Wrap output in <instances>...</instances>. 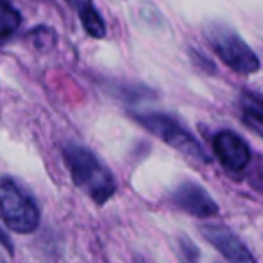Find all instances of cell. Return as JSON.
I'll return each instance as SVG.
<instances>
[{"label": "cell", "mask_w": 263, "mask_h": 263, "mask_svg": "<svg viewBox=\"0 0 263 263\" xmlns=\"http://www.w3.org/2000/svg\"><path fill=\"white\" fill-rule=\"evenodd\" d=\"M80 20L83 29L87 31L88 36L92 38H105L106 26L103 16L98 13V9L90 4V2H83L80 4Z\"/></svg>", "instance_id": "9c48e42d"}, {"label": "cell", "mask_w": 263, "mask_h": 263, "mask_svg": "<svg viewBox=\"0 0 263 263\" xmlns=\"http://www.w3.org/2000/svg\"><path fill=\"white\" fill-rule=\"evenodd\" d=\"M247 180L256 193L263 195V157L256 159L254 166H252V170L247 175Z\"/></svg>", "instance_id": "7c38bea8"}, {"label": "cell", "mask_w": 263, "mask_h": 263, "mask_svg": "<svg viewBox=\"0 0 263 263\" xmlns=\"http://www.w3.org/2000/svg\"><path fill=\"white\" fill-rule=\"evenodd\" d=\"M63 161L74 184L98 205L108 202L117 191V182L108 166L88 148L81 144H67L63 148Z\"/></svg>", "instance_id": "6da1fadb"}, {"label": "cell", "mask_w": 263, "mask_h": 263, "mask_svg": "<svg viewBox=\"0 0 263 263\" xmlns=\"http://www.w3.org/2000/svg\"><path fill=\"white\" fill-rule=\"evenodd\" d=\"M172 202L177 209L195 216V218H213L220 213V208L213 197L197 182H186L179 184L172 193Z\"/></svg>", "instance_id": "5b68a950"}, {"label": "cell", "mask_w": 263, "mask_h": 263, "mask_svg": "<svg viewBox=\"0 0 263 263\" xmlns=\"http://www.w3.org/2000/svg\"><path fill=\"white\" fill-rule=\"evenodd\" d=\"M27 40H29L31 45H33L34 49H38V51H49V49L56 44V34H54V31L49 29V27L38 26L29 31Z\"/></svg>", "instance_id": "8fae6325"}, {"label": "cell", "mask_w": 263, "mask_h": 263, "mask_svg": "<svg viewBox=\"0 0 263 263\" xmlns=\"http://www.w3.org/2000/svg\"><path fill=\"white\" fill-rule=\"evenodd\" d=\"M200 234L205 238L209 245L216 249L220 254L229 261L236 263H252L254 256L251 254L249 247L233 233L231 229L218 223H205L200 227Z\"/></svg>", "instance_id": "52a82bcc"}, {"label": "cell", "mask_w": 263, "mask_h": 263, "mask_svg": "<svg viewBox=\"0 0 263 263\" xmlns=\"http://www.w3.org/2000/svg\"><path fill=\"white\" fill-rule=\"evenodd\" d=\"M240 108L245 126L263 139V96L245 88L240 94Z\"/></svg>", "instance_id": "ba28073f"}, {"label": "cell", "mask_w": 263, "mask_h": 263, "mask_svg": "<svg viewBox=\"0 0 263 263\" xmlns=\"http://www.w3.org/2000/svg\"><path fill=\"white\" fill-rule=\"evenodd\" d=\"M204 36L216 56L233 72L249 76L259 70V58L249 47V44L233 29L222 22H211L205 26Z\"/></svg>", "instance_id": "7a4b0ae2"}, {"label": "cell", "mask_w": 263, "mask_h": 263, "mask_svg": "<svg viewBox=\"0 0 263 263\" xmlns=\"http://www.w3.org/2000/svg\"><path fill=\"white\" fill-rule=\"evenodd\" d=\"M132 117L141 126L152 132L155 137H159L162 143L175 148L177 152L184 154L186 157H191L198 162H204V164L211 162V157L204 150L200 141L173 116H168V114L162 112H136Z\"/></svg>", "instance_id": "3957f363"}, {"label": "cell", "mask_w": 263, "mask_h": 263, "mask_svg": "<svg viewBox=\"0 0 263 263\" xmlns=\"http://www.w3.org/2000/svg\"><path fill=\"white\" fill-rule=\"evenodd\" d=\"M180 247H182V252H184V256H186L187 259H197L198 258V251H197V247H195L191 241H187V240H180Z\"/></svg>", "instance_id": "4fadbf2b"}, {"label": "cell", "mask_w": 263, "mask_h": 263, "mask_svg": "<svg viewBox=\"0 0 263 263\" xmlns=\"http://www.w3.org/2000/svg\"><path fill=\"white\" fill-rule=\"evenodd\" d=\"M0 215L6 226L20 234H29L40 226V209L34 198L9 177H0Z\"/></svg>", "instance_id": "277c9868"}, {"label": "cell", "mask_w": 263, "mask_h": 263, "mask_svg": "<svg viewBox=\"0 0 263 263\" xmlns=\"http://www.w3.org/2000/svg\"><path fill=\"white\" fill-rule=\"evenodd\" d=\"M22 24V16H20L18 9H15L8 0H0V38H8Z\"/></svg>", "instance_id": "30bf717a"}, {"label": "cell", "mask_w": 263, "mask_h": 263, "mask_svg": "<svg viewBox=\"0 0 263 263\" xmlns=\"http://www.w3.org/2000/svg\"><path fill=\"white\" fill-rule=\"evenodd\" d=\"M0 245H4L6 251H8L9 254H13V241H11V238L6 234V231L2 229V226H0Z\"/></svg>", "instance_id": "5bb4252c"}, {"label": "cell", "mask_w": 263, "mask_h": 263, "mask_svg": "<svg viewBox=\"0 0 263 263\" xmlns=\"http://www.w3.org/2000/svg\"><path fill=\"white\" fill-rule=\"evenodd\" d=\"M213 148H215L218 162L229 173H241L251 164V148H249L247 141L238 136L236 132L222 130L220 134H216Z\"/></svg>", "instance_id": "8992f818"}]
</instances>
